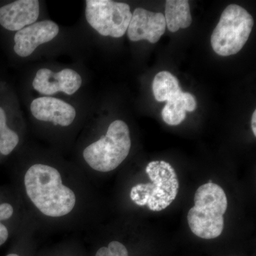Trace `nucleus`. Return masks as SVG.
<instances>
[{
	"label": "nucleus",
	"instance_id": "1",
	"mask_svg": "<svg viewBox=\"0 0 256 256\" xmlns=\"http://www.w3.org/2000/svg\"><path fill=\"white\" fill-rule=\"evenodd\" d=\"M26 194L43 214L60 217L75 206L76 195L62 183L58 170L48 165H32L24 176Z\"/></svg>",
	"mask_w": 256,
	"mask_h": 256
},
{
	"label": "nucleus",
	"instance_id": "2",
	"mask_svg": "<svg viewBox=\"0 0 256 256\" xmlns=\"http://www.w3.org/2000/svg\"><path fill=\"white\" fill-rule=\"evenodd\" d=\"M228 207L226 195L220 185L206 183L197 188L194 206L188 214L192 233L203 239L220 236L224 228V216Z\"/></svg>",
	"mask_w": 256,
	"mask_h": 256
},
{
	"label": "nucleus",
	"instance_id": "3",
	"mask_svg": "<svg viewBox=\"0 0 256 256\" xmlns=\"http://www.w3.org/2000/svg\"><path fill=\"white\" fill-rule=\"evenodd\" d=\"M146 172L150 182L133 186L130 198L138 206L161 212L171 205L178 196L180 183L175 170L164 161L150 162Z\"/></svg>",
	"mask_w": 256,
	"mask_h": 256
},
{
	"label": "nucleus",
	"instance_id": "4",
	"mask_svg": "<svg viewBox=\"0 0 256 256\" xmlns=\"http://www.w3.org/2000/svg\"><path fill=\"white\" fill-rule=\"evenodd\" d=\"M131 140L129 128L122 120H114L106 136L84 150L82 156L96 171L108 172L118 168L129 154Z\"/></svg>",
	"mask_w": 256,
	"mask_h": 256
},
{
	"label": "nucleus",
	"instance_id": "5",
	"mask_svg": "<svg viewBox=\"0 0 256 256\" xmlns=\"http://www.w3.org/2000/svg\"><path fill=\"white\" fill-rule=\"evenodd\" d=\"M254 21L252 14L238 4L228 5L210 38L212 48L222 56L236 54L246 43Z\"/></svg>",
	"mask_w": 256,
	"mask_h": 256
},
{
	"label": "nucleus",
	"instance_id": "6",
	"mask_svg": "<svg viewBox=\"0 0 256 256\" xmlns=\"http://www.w3.org/2000/svg\"><path fill=\"white\" fill-rule=\"evenodd\" d=\"M152 92L156 101L166 102L162 110V116L168 126L181 124L186 118V112L196 110L194 96L183 92L178 79L170 72H160L156 74L152 82Z\"/></svg>",
	"mask_w": 256,
	"mask_h": 256
},
{
	"label": "nucleus",
	"instance_id": "7",
	"mask_svg": "<svg viewBox=\"0 0 256 256\" xmlns=\"http://www.w3.org/2000/svg\"><path fill=\"white\" fill-rule=\"evenodd\" d=\"M86 18L98 33L104 36H124L132 18L129 5L111 0H87Z\"/></svg>",
	"mask_w": 256,
	"mask_h": 256
},
{
	"label": "nucleus",
	"instance_id": "8",
	"mask_svg": "<svg viewBox=\"0 0 256 256\" xmlns=\"http://www.w3.org/2000/svg\"><path fill=\"white\" fill-rule=\"evenodd\" d=\"M82 84V76L70 68L64 69L57 73L48 68L40 69L32 82L34 90L45 96L54 95L58 92L73 95Z\"/></svg>",
	"mask_w": 256,
	"mask_h": 256
},
{
	"label": "nucleus",
	"instance_id": "9",
	"mask_svg": "<svg viewBox=\"0 0 256 256\" xmlns=\"http://www.w3.org/2000/svg\"><path fill=\"white\" fill-rule=\"evenodd\" d=\"M166 22L162 13H154L143 8H137L132 13L128 28L130 40L138 42L148 40L156 43L166 30Z\"/></svg>",
	"mask_w": 256,
	"mask_h": 256
},
{
	"label": "nucleus",
	"instance_id": "10",
	"mask_svg": "<svg viewBox=\"0 0 256 256\" xmlns=\"http://www.w3.org/2000/svg\"><path fill=\"white\" fill-rule=\"evenodd\" d=\"M58 32V25L50 20L34 23L14 35V52L18 56H28L37 47L53 40Z\"/></svg>",
	"mask_w": 256,
	"mask_h": 256
},
{
	"label": "nucleus",
	"instance_id": "11",
	"mask_svg": "<svg viewBox=\"0 0 256 256\" xmlns=\"http://www.w3.org/2000/svg\"><path fill=\"white\" fill-rule=\"evenodd\" d=\"M30 109L34 117L38 120L52 122L54 126L62 127L70 126L76 116L73 106L60 99L48 96L34 99Z\"/></svg>",
	"mask_w": 256,
	"mask_h": 256
},
{
	"label": "nucleus",
	"instance_id": "12",
	"mask_svg": "<svg viewBox=\"0 0 256 256\" xmlns=\"http://www.w3.org/2000/svg\"><path fill=\"white\" fill-rule=\"evenodd\" d=\"M40 12L37 0H18L0 8V25L9 31H20L36 22Z\"/></svg>",
	"mask_w": 256,
	"mask_h": 256
},
{
	"label": "nucleus",
	"instance_id": "13",
	"mask_svg": "<svg viewBox=\"0 0 256 256\" xmlns=\"http://www.w3.org/2000/svg\"><path fill=\"white\" fill-rule=\"evenodd\" d=\"M166 26L170 32H176L191 25L192 18L188 0H168L164 12Z\"/></svg>",
	"mask_w": 256,
	"mask_h": 256
},
{
	"label": "nucleus",
	"instance_id": "14",
	"mask_svg": "<svg viewBox=\"0 0 256 256\" xmlns=\"http://www.w3.org/2000/svg\"><path fill=\"white\" fill-rule=\"evenodd\" d=\"M18 142V134L6 126V114L4 109L0 107V153L8 156L14 150Z\"/></svg>",
	"mask_w": 256,
	"mask_h": 256
},
{
	"label": "nucleus",
	"instance_id": "15",
	"mask_svg": "<svg viewBox=\"0 0 256 256\" xmlns=\"http://www.w3.org/2000/svg\"><path fill=\"white\" fill-rule=\"evenodd\" d=\"M96 256H128V252L124 244L118 242H112L108 247L100 248Z\"/></svg>",
	"mask_w": 256,
	"mask_h": 256
},
{
	"label": "nucleus",
	"instance_id": "16",
	"mask_svg": "<svg viewBox=\"0 0 256 256\" xmlns=\"http://www.w3.org/2000/svg\"><path fill=\"white\" fill-rule=\"evenodd\" d=\"M9 236L8 228L0 222V246L4 244Z\"/></svg>",
	"mask_w": 256,
	"mask_h": 256
},
{
	"label": "nucleus",
	"instance_id": "17",
	"mask_svg": "<svg viewBox=\"0 0 256 256\" xmlns=\"http://www.w3.org/2000/svg\"><path fill=\"white\" fill-rule=\"evenodd\" d=\"M252 128L254 136L256 137V110L254 111L252 119Z\"/></svg>",
	"mask_w": 256,
	"mask_h": 256
},
{
	"label": "nucleus",
	"instance_id": "18",
	"mask_svg": "<svg viewBox=\"0 0 256 256\" xmlns=\"http://www.w3.org/2000/svg\"><path fill=\"white\" fill-rule=\"evenodd\" d=\"M6 256H20L18 255V254H9V255H8Z\"/></svg>",
	"mask_w": 256,
	"mask_h": 256
}]
</instances>
